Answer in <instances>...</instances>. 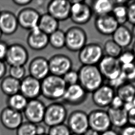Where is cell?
Returning <instances> with one entry per match:
<instances>
[{
	"mask_svg": "<svg viewBox=\"0 0 135 135\" xmlns=\"http://www.w3.org/2000/svg\"><path fill=\"white\" fill-rule=\"evenodd\" d=\"M79 84L87 93H93L103 84L104 78L97 66H83L79 70Z\"/></svg>",
	"mask_w": 135,
	"mask_h": 135,
	"instance_id": "cell-1",
	"label": "cell"
},
{
	"mask_svg": "<svg viewBox=\"0 0 135 135\" xmlns=\"http://www.w3.org/2000/svg\"><path fill=\"white\" fill-rule=\"evenodd\" d=\"M41 95L48 100L62 99L67 87L62 77L50 74L41 81Z\"/></svg>",
	"mask_w": 135,
	"mask_h": 135,
	"instance_id": "cell-2",
	"label": "cell"
},
{
	"mask_svg": "<svg viewBox=\"0 0 135 135\" xmlns=\"http://www.w3.org/2000/svg\"><path fill=\"white\" fill-rule=\"evenodd\" d=\"M67 118V110L64 104L54 102L46 107L43 122L50 128L64 124Z\"/></svg>",
	"mask_w": 135,
	"mask_h": 135,
	"instance_id": "cell-3",
	"label": "cell"
},
{
	"mask_svg": "<svg viewBox=\"0 0 135 135\" xmlns=\"http://www.w3.org/2000/svg\"><path fill=\"white\" fill-rule=\"evenodd\" d=\"M102 46L97 43L86 44L79 51L78 59L83 66H96L104 57Z\"/></svg>",
	"mask_w": 135,
	"mask_h": 135,
	"instance_id": "cell-4",
	"label": "cell"
},
{
	"mask_svg": "<svg viewBox=\"0 0 135 135\" xmlns=\"http://www.w3.org/2000/svg\"><path fill=\"white\" fill-rule=\"evenodd\" d=\"M65 33V46L71 52H79L87 44V35L82 28L72 26Z\"/></svg>",
	"mask_w": 135,
	"mask_h": 135,
	"instance_id": "cell-5",
	"label": "cell"
},
{
	"mask_svg": "<svg viewBox=\"0 0 135 135\" xmlns=\"http://www.w3.org/2000/svg\"><path fill=\"white\" fill-rule=\"evenodd\" d=\"M71 3L70 17L75 24L82 25L88 23L93 12L90 5L83 1H69Z\"/></svg>",
	"mask_w": 135,
	"mask_h": 135,
	"instance_id": "cell-6",
	"label": "cell"
},
{
	"mask_svg": "<svg viewBox=\"0 0 135 135\" xmlns=\"http://www.w3.org/2000/svg\"><path fill=\"white\" fill-rule=\"evenodd\" d=\"M46 106L44 102L38 99L28 100V104L23 112L26 121L33 124L43 122Z\"/></svg>",
	"mask_w": 135,
	"mask_h": 135,
	"instance_id": "cell-7",
	"label": "cell"
},
{
	"mask_svg": "<svg viewBox=\"0 0 135 135\" xmlns=\"http://www.w3.org/2000/svg\"><path fill=\"white\" fill-rule=\"evenodd\" d=\"M67 126L72 134L83 135L89 128L88 114L79 110L71 112L68 117Z\"/></svg>",
	"mask_w": 135,
	"mask_h": 135,
	"instance_id": "cell-8",
	"label": "cell"
},
{
	"mask_svg": "<svg viewBox=\"0 0 135 135\" xmlns=\"http://www.w3.org/2000/svg\"><path fill=\"white\" fill-rule=\"evenodd\" d=\"M29 59L28 50L24 46L14 44L8 46L5 62L9 66H25Z\"/></svg>",
	"mask_w": 135,
	"mask_h": 135,
	"instance_id": "cell-9",
	"label": "cell"
},
{
	"mask_svg": "<svg viewBox=\"0 0 135 135\" xmlns=\"http://www.w3.org/2000/svg\"><path fill=\"white\" fill-rule=\"evenodd\" d=\"M50 72L52 75L62 77L72 69L73 63L71 59L66 55L57 54L48 60Z\"/></svg>",
	"mask_w": 135,
	"mask_h": 135,
	"instance_id": "cell-10",
	"label": "cell"
},
{
	"mask_svg": "<svg viewBox=\"0 0 135 135\" xmlns=\"http://www.w3.org/2000/svg\"><path fill=\"white\" fill-rule=\"evenodd\" d=\"M97 66L104 79L108 81L115 79L120 74L121 65L118 58L104 55Z\"/></svg>",
	"mask_w": 135,
	"mask_h": 135,
	"instance_id": "cell-11",
	"label": "cell"
},
{
	"mask_svg": "<svg viewBox=\"0 0 135 135\" xmlns=\"http://www.w3.org/2000/svg\"><path fill=\"white\" fill-rule=\"evenodd\" d=\"M89 128L100 133L111 129V124L107 111L104 110H93L88 114Z\"/></svg>",
	"mask_w": 135,
	"mask_h": 135,
	"instance_id": "cell-12",
	"label": "cell"
},
{
	"mask_svg": "<svg viewBox=\"0 0 135 135\" xmlns=\"http://www.w3.org/2000/svg\"><path fill=\"white\" fill-rule=\"evenodd\" d=\"M71 3L69 1L53 0L48 3L47 13L59 22L67 20L70 17Z\"/></svg>",
	"mask_w": 135,
	"mask_h": 135,
	"instance_id": "cell-13",
	"label": "cell"
},
{
	"mask_svg": "<svg viewBox=\"0 0 135 135\" xmlns=\"http://www.w3.org/2000/svg\"><path fill=\"white\" fill-rule=\"evenodd\" d=\"M20 93L28 100L38 99L41 95V81L30 75L26 76L20 81Z\"/></svg>",
	"mask_w": 135,
	"mask_h": 135,
	"instance_id": "cell-14",
	"label": "cell"
},
{
	"mask_svg": "<svg viewBox=\"0 0 135 135\" xmlns=\"http://www.w3.org/2000/svg\"><path fill=\"white\" fill-rule=\"evenodd\" d=\"M40 16L38 11L33 8L27 7L22 9L17 16L19 26L30 31L38 26Z\"/></svg>",
	"mask_w": 135,
	"mask_h": 135,
	"instance_id": "cell-15",
	"label": "cell"
},
{
	"mask_svg": "<svg viewBox=\"0 0 135 135\" xmlns=\"http://www.w3.org/2000/svg\"><path fill=\"white\" fill-rule=\"evenodd\" d=\"M22 113L6 107L0 113V121L2 125L7 130L14 131L20 126L23 122Z\"/></svg>",
	"mask_w": 135,
	"mask_h": 135,
	"instance_id": "cell-16",
	"label": "cell"
},
{
	"mask_svg": "<svg viewBox=\"0 0 135 135\" xmlns=\"http://www.w3.org/2000/svg\"><path fill=\"white\" fill-rule=\"evenodd\" d=\"M115 95L113 88L108 84H103L92 93V100L100 108L109 107Z\"/></svg>",
	"mask_w": 135,
	"mask_h": 135,
	"instance_id": "cell-17",
	"label": "cell"
},
{
	"mask_svg": "<svg viewBox=\"0 0 135 135\" xmlns=\"http://www.w3.org/2000/svg\"><path fill=\"white\" fill-rule=\"evenodd\" d=\"M87 93L79 84L67 86L62 100L69 105H79L82 104L86 100Z\"/></svg>",
	"mask_w": 135,
	"mask_h": 135,
	"instance_id": "cell-18",
	"label": "cell"
},
{
	"mask_svg": "<svg viewBox=\"0 0 135 135\" xmlns=\"http://www.w3.org/2000/svg\"><path fill=\"white\" fill-rule=\"evenodd\" d=\"M28 71L30 76L42 81L50 74L48 60L44 57H35L30 62Z\"/></svg>",
	"mask_w": 135,
	"mask_h": 135,
	"instance_id": "cell-19",
	"label": "cell"
},
{
	"mask_svg": "<svg viewBox=\"0 0 135 135\" xmlns=\"http://www.w3.org/2000/svg\"><path fill=\"white\" fill-rule=\"evenodd\" d=\"M26 42L31 49L41 51L49 45V36L43 32L38 26L30 31Z\"/></svg>",
	"mask_w": 135,
	"mask_h": 135,
	"instance_id": "cell-20",
	"label": "cell"
},
{
	"mask_svg": "<svg viewBox=\"0 0 135 135\" xmlns=\"http://www.w3.org/2000/svg\"><path fill=\"white\" fill-rule=\"evenodd\" d=\"M94 26L101 34L110 36L113 34L119 25L112 15L109 14L96 17Z\"/></svg>",
	"mask_w": 135,
	"mask_h": 135,
	"instance_id": "cell-21",
	"label": "cell"
},
{
	"mask_svg": "<svg viewBox=\"0 0 135 135\" xmlns=\"http://www.w3.org/2000/svg\"><path fill=\"white\" fill-rule=\"evenodd\" d=\"M17 16L9 11H3L0 14V30L4 35L15 34L18 28Z\"/></svg>",
	"mask_w": 135,
	"mask_h": 135,
	"instance_id": "cell-22",
	"label": "cell"
},
{
	"mask_svg": "<svg viewBox=\"0 0 135 135\" xmlns=\"http://www.w3.org/2000/svg\"><path fill=\"white\" fill-rule=\"evenodd\" d=\"M112 36V40L122 49L129 46L133 38L132 31L124 25L119 26Z\"/></svg>",
	"mask_w": 135,
	"mask_h": 135,
	"instance_id": "cell-23",
	"label": "cell"
},
{
	"mask_svg": "<svg viewBox=\"0 0 135 135\" xmlns=\"http://www.w3.org/2000/svg\"><path fill=\"white\" fill-rule=\"evenodd\" d=\"M107 112L111 126L121 129L128 124V113L123 108L115 109L109 107Z\"/></svg>",
	"mask_w": 135,
	"mask_h": 135,
	"instance_id": "cell-24",
	"label": "cell"
},
{
	"mask_svg": "<svg viewBox=\"0 0 135 135\" xmlns=\"http://www.w3.org/2000/svg\"><path fill=\"white\" fill-rule=\"evenodd\" d=\"M38 26L41 31L49 36L59 29V22L49 13L41 15Z\"/></svg>",
	"mask_w": 135,
	"mask_h": 135,
	"instance_id": "cell-25",
	"label": "cell"
},
{
	"mask_svg": "<svg viewBox=\"0 0 135 135\" xmlns=\"http://www.w3.org/2000/svg\"><path fill=\"white\" fill-rule=\"evenodd\" d=\"M114 5L113 1L95 0L92 2L90 6L93 13L97 17L111 14Z\"/></svg>",
	"mask_w": 135,
	"mask_h": 135,
	"instance_id": "cell-26",
	"label": "cell"
},
{
	"mask_svg": "<svg viewBox=\"0 0 135 135\" xmlns=\"http://www.w3.org/2000/svg\"><path fill=\"white\" fill-rule=\"evenodd\" d=\"M1 80L0 88L4 95L8 97L20 93V81L14 79L9 75L4 77Z\"/></svg>",
	"mask_w": 135,
	"mask_h": 135,
	"instance_id": "cell-27",
	"label": "cell"
},
{
	"mask_svg": "<svg viewBox=\"0 0 135 135\" xmlns=\"http://www.w3.org/2000/svg\"><path fill=\"white\" fill-rule=\"evenodd\" d=\"M28 100L24 95L20 93L7 97V107L22 113L28 104Z\"/></svg>",
	"mask_w": 135,
	"mask_h": 135,
	"instance_id": "cell-28",
	"label": "cell"
},
{
	"mask_svg": "<svg viewBox=\"0 0 135 135\" xmlns=\"http://www.w3.org/2000/svg\"><path fill=\"white\" fill-rule=\"evenodd\" d=\"M116 95L124 103L132 102L135 96V86L132 83H126L117 89Z\"/></svg>",
	"mask_w": 135,
	"mask_h": 135,
	"instance_id": "cell-29",
	"label": "cell"
},
{
	"mask_svg": "<svg viewBox=\"0 0 135 135\" xmlns=\"http://www.w3.org/2000/svg\"><path fill=\"white\" fill-rule=\"evenodd\" d=\"M49 44L56 49H62L65 46V33L57 30L49 36Z\"/></svg>",
	"mask_w": 135,
	"mask_h": 135,
	"instance_id": "cell-30",
	"label": "cell"
},
{
	"mask_svg": "<svg viewBox=\"0 0 135 135\" xmlns=\"http://www.w3.org/2000/svg\"><path fill=\"white\" fill-rule=\"evenodd\" d=\"M111 14L119 26L124 25L128 21L127 5H115Z\"/></svg>",
	"mask_w": 135,
	"mask_h": 135,
	"instance_id": "cell-31",
	"label": "cell"
},
{
	"mask_svg": "<svg viewBox=\"0 0 135 135\" xmlns=\"http://www.w3.org/2000/svg\"><path fill=\"white\" fill-rule=\"evenodd\" d=\"M103 49L105 55L115 58H118L123 51V49L112 39L106 41Z\"/></svg>",
	"mask_w": 135,
	"mask_h": 135,
	"instance_id": "cell-32",
	"label": "cell"
},
{
	"mask_svg": "<svg viewBox=\"0 0 135 135\" xmlns=\"http://www.w3.org/2000/svg\"><path fill=\"white\" fill-rule=\"evenodd\" d=\"M36 125L28 121L23 122L16 130V135H37Z\"/></svg>",
	"mask_w": 135,
	"mask_h": 135,
	"instance_id": "cell-33",
	"label": "cell"
},
{
	"mask_svg": "<svg viewBox=\"0 0 135 135\" xmlns=\"http://www.w3.org/2000/svg\"><path fill=\"white\" fill-rule=\"evenodd\" d=\"M121 71L127 82L132 83L135 82V64L134 63L121 66Z\"/></svg>",
	"mask_w": 135,
	"mask_h": 135,
	"instance_id": "cell-34",
	"label": "cell"
},
{
	"mask_svg": "<svg viewBox=\"0 0 135 135\" xmlns=\"http://www.w3.org/2000/svg\"><path fill=\"white\" fill-rule=\"evenodd\" d=\"M8 73L10 77L21 81L26 77V69L24 66H10Z\"/></svg>",
	"mask_w": 135,
	"mask_h": 135,
	"instance_id": "cell-35",
	"label": "cell"
},
{
	"mask_svg": "<svg viewBox=\"0 0 135 135\" xmlns=\"http://www.w3.org/2000/svg\"><path fill=\"white\" fill-rule=\"evenodd\" d=\"M48 135H71L72 133L65 124L50 127L48 130Z\"/></svg>",
	"mask_w": 135,
	"mask_h": 135,
	"instance_id": "cell-36",
	"label": "cell"
},
{
	"mask_svg": "<svg viewBox=\"0 0 135 135\" xmlns=\"http://www.w3.org/2000/svg\"><path fill=\"white\" fill-rule=\"evenodd\" d=\"M67 86L79 84V75L78 71L72 69L65 74L62 77Z\"/></svg>",
	"mask_w": 135,
	"mask_h": 135,
	"instance_id": "cell-37",
	"label": "cell"
},
{
	"mask_svg": "<svg viewBox=\"0 0 135 135\" xmlns=\"http://www.w3.org/2000/svg\"><path fill=\"white\" fill-rule=\"evenodd\" d=\"M118 59L121 66L133 63L135 60L133 53L130 50L122 51Z\"/></svg>",
	"mask_w": 135,
	"mask_h": 135,
	"instance_id": "cell-38",
	"label": "cell"
},
{
	"mask_svg": "<svg viewBox=\"0 0 135 135\" xmlns=\"http://www.w3.org/2000/svg\"><path fill=\"white\" fill-rule=\"evenodd\" d=\"M128 21L135 25V1L129 2L127 5Z\"/></svg>",
	"mask_w": 135,
	"mask_h": 135,
	"instance_id": "cell-39",
	"label": "cell"
},
{
	"mask_svg": "<svg viewBox=\"0 0 135 135\" xmlns=\"http://www.w3.org/2000/svg\"><path fill=\"white\" fill-rule=\"evenodd\" d=\"M127 82L126 81V79L124 78V76L121 73L118 77L116 78L115 79L108 81V85L113 88L114 90H117L118 88L120 87L121 86L124 84L125 83Z\"/></svg>",
	"mask_w": 135,
	"mask_h": 135,
	"instance_id": "cell-40",
	"label": "cell"
},
{
	"mask_svg": "<svg viewBox=\"0 0 135 135\" xmlns=\"http://www.w3.org/2000/svg\"><path fill=\"white\" fill-rule=\"evenodd\" d=\"M124 103V102H123V100L119 97L116 95L111 101L109 107L115 109L122 108Z\"/></svg>",
	"mask_w": 135,
	"mask_h": 135,
	"instance_id": "cell-41",
	"label": "cell"
},
{
	"mask_svg": "<svg viewBox=\"0 0 135 135\" xmlns=\"http://www.w3.org/2000/svg\"><path fill=\"white\" fill-rule=\"evenodd\" d=\"M8 46L7 42L0 40V60L5 61Z\"/></svg>",
	"mask_w": 135,
	"mask_h": 135,
	"instance_id": "cell-42",
	"label": "cell"
},
{
	"mask_svg": "<svg viewBox=\"0 0 135 135\" xmlns=\"http://www.w3.org/2000/svg\"><path fill=\"white\" fill-rule=\"evenodd\" d=\"M119 135H135V126L128 124L121 128Z\"/></svg>",
	"mask_w": 135,
	"mask_h": 135,
	"instance_id": "cell-43",
	"label": "cell"
},
{
	"mask_svg": "<svg viewBox=\"0 0 135 135\" xmlns=\"http://www.w3.org/2000/svg\"><path fill=\"white\" fill-rule=\"evenodd\" d=\"M128 124L135 126V107L128 112Z\"/></svg>",
	"mask_w": 135,
	"mask_h": 135,
	"instance_id": "cell-44",
	"label": "cell"
},
{
	"mask_svg": "<svg viewBox=\"0 0 135 135\" xmlns=\"http://www.w3.org/2000/svg\"><path fill=\"white\" fill-rule=\"evenodd\" d=\"M7 68L5 61L0 60V80L5 77Z\"/></svg>",
	"mask_w": 135,
	"mask_h": 135,
	"instance_id": "cell-45",
	"label": "cell"
},
{
	"mask_svg": "<svg viewBox=\"0 0 135 135\" xmlns=\"http://www.w3.org/2000/svg\"><path fill=\"white\" fill-rule=\"evenodd\" d=\"M37 135H44L47 134L48 131H47L45 125L41 124H36Z\"/></svg>",
	"mask_w": 135,
	"mask_h": 135,
	"instance_id": "cell-46",
	"label": "cell"
},
{
	"mask_svg": "<svg viewBox=\"0 0 135 135\" xmlns=\"http://www.w3.org/2000/svg\"><path fill=\"white\" fill-rule=\"evenodd\" d=\"M15 5L20 7H24L29 5L33 2L32 0H14L12 1Z\"/></svg>",
	"mask_w": 135,
	"mask_h": 135,
	"instance_id": "cell-47",
	"label": "cell"
},
{
	"mask_svg": "<svg viewBox=\"0 0 135 135\" xmlns=\"http://www.w3.org/2000/svg\"><path fill=\"white\" fill-rule=\"evenodd\" d=\"M83 135H101V133L95 130L89 128Z\"/></svg>",
	"mask_w": 135,
	"mask_h": 135,
	"instance_id": "cell-48",
	"label": "cell"
},
{
	"mask_svg": "<svg viewBox=\"0 0 135 135\" xmlns=\"http://www.w3.org/2000/svg\"><path fill=\"white\" fill-rule=\"evenodd\" d=\"M101 135H119V134L114 130L110 129L106 132H102L101 133Z\"/></svg>",
	"mask_w": 135,
	"mask_h": 135,
	"instance_id": "cell-49",
	"label": "cell"
},
{
	"mask_svg": "<svg viewBox=\"0 0 135 135\" xmlns=\"http://www.w3.org/2000/svg\"><path fill=\"white\" fill-rule=\"evenodd\" d=\"M131 31H132L133 37L135 38V25H133V27H132V29Z\"/></svg>",
	"mask_w": 135,
	"mask_h": 135,
	"instance_id": "cell-50",
	"label": "cell"
},
{
	"mask_svg": "<svg viewBox=\"0 0 135 135\" xmlns=\"http://www.w3.org/2000/svg\"><path fill=\"white\" fill-rule=\"evenodd\" d=\"M132 51L135 57V42H134L133 45V47H132Z\"/></svg>",
	"mask_w": 135,
	"mask_h": 135,
	"instance_id": "cell-51",
	"label": "cell"
},
{
	"mask_svg": "<svg viewBox=\"0 0 135 135\" xmlns=\"http://www.w3.org/2000/svg\"><path fill=\"white\" fill-rule=\"evenodd\" d=\"M2 34H3L2 33V31H1V30H0V40H1V37H2Z\"/></svg>",
	"mask_w": 135,
	"mask_h": 135,
	"instance_id": "cell-52",
	"label": "cell"
},
{
	"mask_svg": "<svg viewBox=\"0 0 135 135\" xmlns=\"http://www.w3.org/2000/svg\"><path fill=\"white\" fill-rule=\"evenodd\" d=\"M132 102H133V103L135 107V96L134 97V98L133 100L132 101Z\"/></svg>",
	"mask_w": 135,
	"mask_h": 135,
	"instance_id": "cell-53",
	"label": "cell"
},
{
	"mask_svg": "<svg viewBox=\"0 0 135 135\" xmlns=\"http://www.w3.org/2000/svg\"><path fill=\"white\" fill-rule=\"evenodd\" d=\"M71 135H80V134H72Z\"/></svg>",
	"mask_w": 135,
	"mask_h": 135,
	"instance_id": "cell-54",
	"label": "cell"
},
{
	"mask_svg": "<svg viewBox=\"0 0 135 135\" xmlns=\"http://www.w3.org/2000/svg\"><path fill=\"white\" fill-rule=\"evenodd\" d=\"M1 11H0V14H1Z\"/></svg>",
	"mask_w": 135,
	"mask_h": 135,
	"instance_id": "cell-55",
	"label": "cell"
},
{
	"mask_svg": "<svg viewBox=\"0 0 135 135\" xmlns=\"http://www.w3.org/2000/svg\"><path fill=\"white\" fill-rule=\"evenodd\" d=\"M48 135L47 134H46V135Z\"/></svg>",
	"mask_w": 135,
	"mask_h": 135,
	"instance_id": "cell-56",
	"label": "cell"
}]
</instances>
